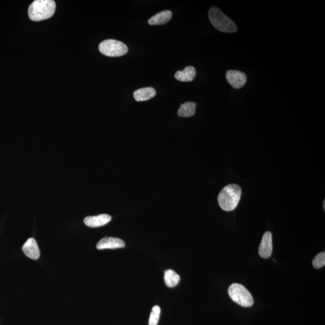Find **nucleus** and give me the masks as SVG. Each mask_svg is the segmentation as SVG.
<instances>
[{
  "instance_id": "f257e3e1",
  "label": "nucleus",
  "mask_w": 325,
  "mask_h": 325,
  "mask_svg": "<svg viewBox=\"0 0 325 325\" xmlns=\"http://www.w3.org/2000/svg\"><path fill=\"white\" fill-rule=\"evenodd\" d=\"M241 195V189L238 185H227L220 191L217 198L220 207L226 211L234 210L239 203Z\"/></svg>"
},
{
  "instance_id": "f03ea898",
  "label": "nucleus",
  "mask_w": 325,
  "mask_h": 325,
  "mask_svg": "<svg viewBox=\"0 0 325 325\" xmlns=\"http://www.w3.org/2000/svg\"><path fill=\"white\" fill-rule=\"evenodd\" d=\"M56 3L53 0H36L30 6L28 15L34 22L50 19L56 11Z\"/></svg>"
},
{
  "instance_id": "7ed1b4c3",
  "label": "nucleus",
  "mask_w": 325,
  "mask_h": 325,
  "mask_svg": "<svg viewBox=\"0 0 325 325\" xmlns=\"http://www.w3.org/2000/svg\"><path fill=\"white\" fill-rule=\"evenodd\" d=\"M210 22L219 31L225 33H235L237 31L236 25L226 16L219 8L212 7L208 12Z\"/></svg>"
},
{
  "instance_id": "20e7f679",
  "label": "nucleus",
  "mask_w": 325,
  "mask_h": 325,
  "mask_svg": "<svg viewBox=\"0 0 325 325\" xmlns=\"http://www.w3.org/2000/svg\"><path fill=\"white\" fill-rule=\"evenodd\" d=\"M228 294L235 303L244 307L251 306L254 301L247 289L243 285L234 283L229 286Z\"/></svg>"
},
{
  "instance_id": "39448f33",
  "label": "nucleus",
  "mask_w": 325,
  "mask_h": 325,
  "mask_svg": "<svg viewBox=\"0 0 325 325\" xmlns=\"http://www.w3.org/2000/svg\"><path fill=\"white\" fill-rule=\"evenodd\" d=\"M100 52L104 56L108 57H120L128 52V47L122 42L107 40L99 45Z\"/></svg>"
},
{
  "instance_id": "423d86ee",
  "label": "nucleus",
  "mask_w": 325,
  "mask_h": 325,
  "mask_svg": "<svg viewBox=\"0 0 325 325\" xmlns=\"http://www.w3.org/2000/svg\"><path fill=\"white\" fill-rule=\"evenodd\" d=\"M226 79L232 88L240 89L246 84V74L237 70H229L226 73Z\"/></svg>"
},
{
  "instance_id": "0eeeda50",
  "label": "nucleus",
  "mask_w": 325,
  "mask_h": 325,
  "mask_svg": "<svg viewBox=\"0 0 325 325\" xmlns=\"http://www.w3.org/2000/svg\"><path fill=\"white\" fill-rule=\"evenodd\" d=\"M273 250L272 234L269 231L265 232L260 244H259L258 252L261 257L269 258L272 255Z\"/></svg>"
},
{
  "instance_id": "6e6552de",
  "label": "nucleus",
  "mask_w": 325,
  "mask_h": 325,
  "mask_svg": "<svg viewBox=\"0 0 325 325\" xmlns=\"http://www.w3.org/2000/svg\"><path fill=\"white\" fill-rule=\"evenodd\" d=\"M125 246L124 241L116 237H104L97 244V248L99 250L122 248Z\"/></svg>"
},
{
  "instance_id": "1a4fd4ad",
  "label": "nucleus",
  "mask_w": 325,
  "mask_h": 325,
  "mask_svg": "<svg viewBox=\"0 0 325 325\" xmlns=\"http://www.w3.org/2000/svg\"><path fill=\"white\" fill-rule=\"evenodd\" d=\"M112 220V217L107 214L94 216H88L84 219L86 226L91 228L100 227L107 224Z\"/></svg>"
},
{
  "instance_id": "9d476101",
  "label": "nucleus",
  "mask_w": 325,
  "mask_h": 325,
  "mask_svg": "<svg viewBox=\"0 0 325 325\" xmlns=\"http://www.w3.org/2000/svg\"><path fill=\"white\" fill-rule=\"evenodd\" d=\"M22 249L24 253L29 258L35 259V260L40 258V250L35 238H29L24 244Z\"/></svg>"
},
{
  "instance_id": "9b49d317",
  "label": "nucleus",
  "mask_w": 325,
  "mask_h": 325,
  "mask_svg": "<svg viewBox=\"0 0 325 325\" xmlns=\"http://www.w3.org/2000/svg\"><path fill=\"white\" fill-rule=\"evenodd\" d=\"M172 13L170 11H164L155 15L148 20V24L151 26H160L165 25L171 20Z\"/></svg>"
},
{
  "instance_id": "f8f14e48",
  "label": "nucleus",
  "mask_w": 325,
  "mask_h": 325,
  "mask_svg": "<svg viewBox=\"0 0 325 325\" xmlns=\"http://www.w3.org/2000/svg\"><path fill=\"white\" fill-rule=\"evenodd\" d=\"M175 78L178 81L190 82L196 77V70L193 67H187L183 71H178L175 74Z\"/></svg>"
},
{
  "instance_id": "ddd939ff",
  "label": "nucleus",
  "mask_w": 325,
  "mask_h": 325,
  "mask_svg": "<svg viewBox=\"0 0 325 325\" xmlns=\"http://www.w3.org/2000/svg\"><path fill=\"white\" fill-rule=\"evenodd\" d=\"M156 95V91L153 88L148 87L138 89L133 94L136 101H145L151 99Z\"/></svg>"
},
{
  "instance_id": "4468645a",
  "label": "nucleus",
  "mask_w": 325,
  "mask_h": 325,
  "mask_svg": "<svg viewBox=\"0 0 325 325\" xmlns=\"http://www.w3.org/2000/svg\"><path fill=\"white\" fill-rule=\"evenodd\" d=\"M196 104L193 102L182 104L178 110V115L181 117H191L195 114Z\"/></svg>"
},
{
  "instance_id": "2eb2a0df",
  "label": "nucleus",
  "mask_w": 325,
  "mask_h": 325,
  "mask_svg": "<svg viewBox=\"0 0 325 325\" xmlns=\"http://www.w3.org/2000/svg\"><path fill=\"white\" fill-rule=\"evenodd\" d=\"M164 280L168 287H174L180 282V277L175 271L169 269L165 271Z\"/></svg>"
},
{
  "instance_id": "dca6fc26",
  "label": "nucleus",
  "mask_w": 325,
  "mask_h": 325,
  "mask_svg": "<svg viewBox=\"0 0 325 325\" xmlns=\"http://www.w3.org/2000/svg\"><path fill=\"white\" fill-rule=\"evenodd\" d=\"M161 309L159 306H154L152 309L150 319H149V325H157L159 321Z\"/></svg>"
},
{
  "instance_id": "f3484780",
  "label": "nucleus",
  "mask_w": 325,
  "mask_h": 325,
  "mask_svg": "<svg viewBox=\"0 0 325 325\" xmlns=\"http://www.w3.org/2000/svg\"><path fill=\"white\" fill-rule=\"evenodd\" d=\"M312 265L315 269H320L325 265V252H321L318 253L313 259Z\"/></svg>"
},
{
  "instance_id": "a211bd4d",
  "label": "nucleus",
  "mask_w": 325,
  "mask_h": 325,
  "mask_svg": "<svg viewBox=\"0 0 325 325\" xmlns=\"http://www.w3.org/2000/svg\"><path fill=\"white\" fill-rule=\"evenodd\" d=\"M324 203H325V201H323V209H324V210H325Z\"/></svg>"
}]
</instances>
